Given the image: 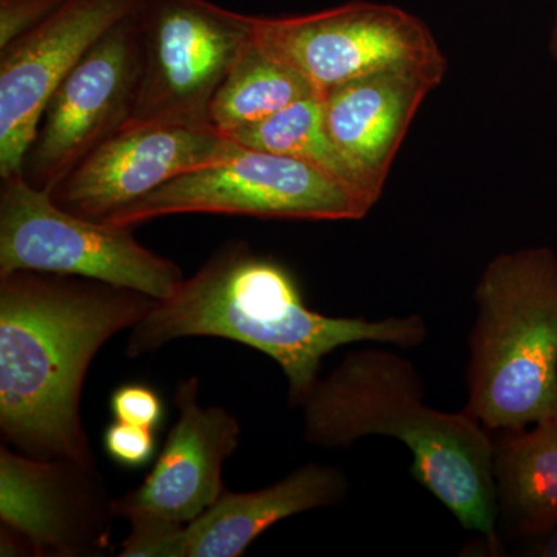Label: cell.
<instances>
[{
    "instance_id": "3",
    "label": "cell",
    "mask_w": 557,
    "mask_h": 557,
    "mask_svg": "<svg viewBox=\"0 0 557 557\" xmlns=\"http://www.w3.org/2000/svg\"><path fill=\"white\" fill-rule=\"evenodd\" d=\"M300 408L310 445L348 449L368 435L405 443L418 485L465 530L482 533L493 555L500 552L491 432L465 410L424 405L423 383L409 359L381 348L351 351Z\"/></svg>"
},
{
    "instance_id": "4",
    "label": "cell",
    "mask_w": 557,
    "mask_h": 557,
    "mask_svg": "<svg viewBox=\"0 0 557 557\" xmlns=\"http://www.w3.org/2000/svg\"><path fill=\"white\" fill-rule=\"evenodd\" d=\"M465 412L487 431L557 416V258L548 249L497 256L474 293Z\"/></svg>"
},
{
    "instance_id": "16",
    "label": "cell",
    "mask_w": 557,
    "mask_h": 557,
    "mask_svg": "<svg viewBox=\"0 0 557 557\" xmlns=\"http://www.w3.org/2000/svg\"><path fill=\"white\" fill-rule=\"evenodd\" d=\"M490 432L498 518L528 541L548 533L557 525V416Z\"/></svg>"
},
{
    "instance_id": "19",
    "label": "cell",
    "mask_w": 557,
    "mask_h": 557,
    "mask_svg": "<svg viewBox=\"0 0 557 557\" xmlns=\"http://www.w3.org/2000/svg\"><path fill=\"white\" fill-rule=\"evenodd\" d=\"M131 533L121 545V557H186L188 523L138 512L127 518Z\"/></svg>"
},
{
    "instance_id": "10",
    "label": "cell",
    "mask_w": 557,
    "mask_h": 557,
    "mask_svg": "<svg viewBox=\"0 0 557 557\" xmlns=\"http://www.w3.org/2000/svg\"><path fill=\"white\" fill-rule=\"evenodd\" d=\"M143 0H67L0 50V178L21 174L40 115L61 81Z\"/></svg>"
},
{
    "instance_id": "9",
    "label": "cell",
    "mask_w": 557,
    "mask_h": 557,
    "mask_svg": "<svg viewBox=\"0 0 557 557\" xmlns=\"http://www.w3.org/2000/svg\"><path fill=\"white\" fill-rule=\"evenodd\" d=\"M139 83L137 13L119 22L61 81L40 115L21 175L53 190L69 172L129 123Z\"/></svg>"
},
{
    "instance_id": "6",
    "label": "cell",
    "mask_w": 557,
    "mask_h": 557,
    "mask_svg": "<svg viewBox=\"0 0 557 557\" xmlns=\"http://www.w3.org/2000/svg\"><path fill=\"white\" fill-rule=\"evenodd\" d=\"M14 271L91 278L157 300L185 278L172 260L143 247L132 228L70 212L21 174L0 186V276Z\"/></svg>"
},
{
    "instance_id": "8",
    "label": "cell",
    "mask_w": 557,
    "mask_h": 557,
    "mask_svg": "<svg viewBox=\"0 0 557 557\" xmlns=\"http://www.w3.org/2000/svg\"><path fill=\"white\" fill-rule=\"evenodd\" d=\"M252 35L319 97L383 70L445 65L420 21L376 3L351 2L302 16H252Z\"/></svg>"
},
{
    "instance_id": "5",
    "label": "cell",
    "mask_w": 557,
    "mask_h": 557,
    "mask_svg": "<svg viewBox=\"0 0 557 557\" xmlns=\"http://www.w3.org/2000/svg\"><path fill=\"white\" fill-rule=\"evenodd\" d=\"M375 201L306 161L237 143V148L223 159L171 180L102 222L134 228L175 214L358 220Z\"/></svg>"
},
{
    "instance_id": "23",
    "label": "cell",
    "mask_w": 557,
    "mask_h": 557,
    "mask_svg": "<svg viewBox=\"0 0 557 557\" xmlns=\"http://www.w3.org/2000/svg\"><path fill=\"white\" fill-rule=\"evenodd\" d=\"M527 555L539 557H557V525L548 533L531 539Z\"/></svg>"
},
{
    "instance_id": "17",
    "label": "cell",
    "mask_w": 557,
    "mask_h": 557,
    "mask_svg": "<svg viewBox=\"0 0 557 557\" xmlns=\"http://www.w3.org/2000/svg\"><path fill=\"white\" fill-rule=\"evenodd\" d=\"M310 95L317 94L306 78L262 49L252 35L212 98L209 123L228 135Z\"/></svg>"
},
{
    "instance_id": "21",
    "label": "cell",
    "mask_w": 557,
    "mask_h": 557,
    "mask_svg": "<svg viewBox=\"0 0 557 557\" xmlns=\"http://www.w3.org/2000/svg\"><path fill=\"white\" fill-rule=\"evenodd\" d=\"M152 429L116 421L104 432L106 453L113 461L126 468L145 467L156 454Z\"/></svg>"
},
{
    "instance_id": "11",
    "label": "cell",
    "mask_w": 557,
    "mask_h": 557,
    "mask_svg": "<svg viewBox=\"0 0 557 557\" xmlns=\"http://www.w3.org/2000/svg\"><path fill=\"white\" fill-rule=\"evenodd\" d=\"M236 148L211 123L129 124L91 150L51 197L70 212L104 220Z\"/></svg>"
},
{
    "instance_id": "13",
    "label": "cell",
    "mask_w": 557,
    "mask_h": 557,
    "mask_svg": "<svg viewBox=\"0 0 557 557\" xmlns=\"http://www.w3.org/2000/svg\"><path fill=\"white\" fill-rule=\"evenodd\" d=\"M174 403L178 418L152 471L137 490L113 500V515L148 512L189 523L225 491L223 463L239 448V421L223 408H201L197 376L178 381Z\"/></svg>"
},
{
    "instance_id": "7",
    "label": "cell",
    "mask_w": 557,
    "mask_h": 557,
    "mask_svg": "<svg viewBox=\"0 0 557 557\" xmlns=\"http://www.w3.org/2000/svg\"><path fill=\"white\" fill-rule=\"evenodd\" d=\"M137 22L139 83L126 126L209 123L215 91L252 39V16L209 0H143Z\"/></svg>"
},
{
    "instance_id": "12",
    "label": "cell",
    "mask_w": 557,
    "mask_h": 557,
    "mask_svg": "<svg viewBox=\"0 0 557 557\" xmlns=\"http://www.w3.org/2000/svg\"><path fill=\"white\" fill-rule=\"evenodd\" d=\"M113 500L97 469L0 449V519L36 555L91 556L110 544Z\"/></svg>"
},
{
    "instance_id": "1",
    "label": "cell",
    "mask_w": 557,
    "mask_h": 557,
    "mask_svg": "<svg viewBox=\"0 0 557 557\" xmlns=\"http://www.w3.org/2000/svg\"><path fill=\"white\" fill-rule=\"evenodd\" d=\"M157 299L91 278L0 276V431L20 453L95 468L81 420L91 361Z\"/></svg>"
},
{
    "instance_id": "20",
    "label": "cell",
    "mask_w": 557,
    "mask_h": 557,
    "mask_svg": "<svg viewBox=\"0 0 557 557\" xmlns=\"http://www.w3.org/2000/svg\"><path fill=\"white\" fill-rule=\"evenodd\" d=\"M110 410L116 421L152 431L160 426L164 416L160 395L146 384H126L116 388L110 398Z\"/></svg>"
},
{
    "instance_id": "15",
    "label": "cell",
    "mask_w": 557,
    "mask_h": 557,
    "mask_svg": "<svg viewBox=\"0 0 557 557\" xmlns=\"http://www.w3.org/2000/svg\"><path fill=\"white\" fill-rule=\"evenodd\" d=\"M346 479L338 469L310 463L274 485L222 496L186 527V557H237L278 520L339 502Z\"/></svg>"
},
{
    "instance_id": "18",
    "label": "cell",
    "mask_w": 557,
    "mask_h": 557,
    "mask_svg": "<svg viewBox=\"0 0 557 557\" xmlns=\"http://www.w3.org/2000/svg\"><path fill=\"white\" fill-rule=\"evenodd\" d=\"M226 137L245 148L265 150L306 161L311 166L347 183L351 188L368 194L373 200H379V197L366 188L357 172L351 170L350 164L333 145L325 127L324 110L319 95H310L293 102L270 119L231 132Z\"/></svg>"
},
{
    "instance_id": "22",
    "label": "cell",
    "mask_w": 557,
    "mask_h": 557,
    "mask_svg": "<svg viewBox=\"0 0 557 557\" xmlns=\"http://www.w3.org/2000/svg\"><path fill=\"white\" fill-rule=\"evenodd\" d=\"M67 0H0V50L33 30Z\"/></svg>"
},
{
    "instance_id": "14",
    "label": "cell",
    "mask_w": 557,
    "mask_h": 557,
    "mask_svg": "<svg viewBox=\"0 0 557 557\" xmlns=\"http://www.w3.org/2000/svg\"><path fill=\"white\" fill-rule=\"evenodd\" d=\"M443 70L445 65L383 70L322 95L333 145L373 196L380 197L410 121Z\"/></svg>"
},
{
    "instance_id": "2",
    "label": "cell",
    "mask_w": 557,
    "mask_h": 557,
    "mask_svg": "<svg viewBox=\"0 0 557 557\" xmlns=\"http://www.w3.org/2000/svg\"><path fill=\"white\" fill-rule=\"evenodd\" d=\"M189 336L230 339L267 355L288 381L289 403L300 406L319 381L322 359L336 348L364 341L417 347L428 325L418 314L369 321L319 313L287 267L245 242H228L153 302L131 329L126 355L141 357Z\"/></svg>"
}]
</instances>
